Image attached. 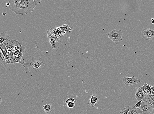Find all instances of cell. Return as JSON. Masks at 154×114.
<instances>
[{
  "mask_svg": "<svg viewBox=\"0 0 154 114\" xmlns=\"http://www.w3.org/2000/svg\"><path fill=\"white\" fill-rule=\"evenodd\" d=\"M9 8L17 15L24 16L25 14L20 0H9Z\"/></svg>",
  "mask_w": 154,
  "mask_h": 114,
  "instance_id": "obj_1",
  "label": "cell"
},
{
  "mask_svg": "<svg viewBox=\"0 0 154 114\" xmlns=\"http://www.w3.org/2000/svg\"><path fill=\"white\" fill-rule=\"evenodd\" d=\"M25 15L33 11L37 5L35 0H20Z\"/></svg>",
  "mask_w": 154,
  "mask_h": 114,
  "instance_id": "obj_2",
  "label": "cell"
},
{
  "mask_svg": "<svg viewBox=\"0 0 154 114\" xmlns=\"http://www.w3.org/2000/svg\"><path fill=\"white\" fill-rule=\"evenodd\" d=\"M123 32L120 29H116L111 31L108 34L109 39L114 42H121L123 40Z\"/></svg>",
  "mask_w": 154,
  "mask_h": 114,
  "instance_id": "obj_3",
  "label": "cell"
},
{
  "mask_svg": "<svg viewBox=\"0 0 154 114\" xmlns=\"http://www.w3.org/2000/svg\"><path fill=\"white\" fill-rule=\"evenodd\" d=\"M30 64L31 66L35 72L38 71L40 68L44 67L45 65V63L42 62L41 58L40 59L33 58Z\"/></svg>",
  "mask_w": 154,
  "mask_h": 114,
  "instance_id": "obj_4",
  "label": "cell"
},
{
  "mask_svg": "<svg viewBox=\"0 0 154 114\" xmlns=\"http://www.w3.org/2000/svg\"><path fill=\"white\" fill-rule=\"evenodd\" d=\"M141 36L145 40H151L154 37V30L151 28H144L142 30Z\"/></svg>",
  "mask_w": 154,
  "mask_h": 114,
  "instance_id": "obj_5",
  "label": "cell"
},
{
  "mask_svg": "<svg viewBox=\"0 0 154 114\" xmlns=\"http://www.w3.org/2000/svg\"><path fill=\"white\" fill-rule=\"evenodd\" d=\"M144 114H149L154 109L152 104L148 101H142L141 107Z\"/></svg>",
  "mask_w": 154,
  "mask_h": 114,
  "instance_id": "obj_6",
  "label": "cell"
},
{
  "mask_svg": "<svg viewBox=\"0 0 154 114\" xmlns=\"http://www.w3.org/2000/svg\"><path fill=\"white\" fill-rule=\"evenodd\" d=\"M123 83L127 86H130L138 84L140 82V80L137 79L134 76L132 77L127 76L124 77L123 78Z\"/></svg>",
  "mask_w": 154,
  "mask_h": 114,
  "instance_id": "obj_7",
  "label": "cell"
},
{
  "mask_svg": "<svg viewBox=\"0 0 154 114\" xmlns=\"http://www.w3.org/2000/svg\"><path fill=\"white\" fill-rule=\"evenodd\" d=\"M135 97L138 101H141V100L144 101H148L147 100V98L146 94L144 93L140 87L138 88L136 91L135 94Z\"/></svg>",
  "mask_w": 154,
  "mask_h": 114,
  "instance_id": "obj_8",
  "label": "cell"
},
{
  "mask_svg": "<svg viewBox=\"0 0 154 114\" xmlns=\"http://www.w3.org/2000/svg\"><path fill=\"white\" fill-rule=\"evenodd\" d=\"M20 63L23 65L25 67L26 74H27L30 72V70L29 69V67L31 66L30 63H26L21 61H17L14 60L10 59H9V64H16V63Z\"/></svg>",
  "mask_w": 154,
  "mask_h": 114,
  "instance_id": "obj_9",
  "label": "cell"
},
{
  "mask_svg": "<svg viewBox=\"0 0 154 114\" xmlns=\"http://www.w3.org/2000/svg\"><path fill=\"white\" fill-rule=\"evenodd\" d=\"M89 101L88 104L92 107H95L99 102L98 96L96 94H94L89 96Z\"/></svg>",
  "mask_w": 154,
  "mask_h": 114,
  "instance_id": "obj_10",
  "label": "cell"
},
{
  "mask_svg": "<svg viewBox=\"0 0 154 114\" xmlns=\"http://www.w3.org/2000/svg\"><path fill=\"white\" fill-rule=\"evenodd\" d=\"M77 98L75 96L72 95H70L65 96L64 100V104L63 105L66 106L67 103L70 102H73L76 103L77 101Z\"/></svg>",
  "mask_w": 154,
  "mask_h": 114,
  "instance_id": "obj_11",
  "label": "cell"
},
{
  "mask_svg": "<svg viewBox=\"0 0 154 114\" xmlns=\"http://www.w3.org/2000/svg\"><path fill=\"white\" fill-rule=\"evenodd\" d=\"M140 87L146 94H151L152 90L150 86L147 84L146 82H144L143 86H140Z\"/></svg>",
  "mask_w": 154,
  "mask_h": 114,
  "instance_id": "obj_12",
  "label": "cell"
},
{
  "mask_svg": "<svg viewBox=\"0 0 154 114\" xmlns=\"http://www.w3.org/2000/svg\"><path fill=\"white\" fill-rule=\"evenodd\" d=\"M12 42V40H6L2 44H0V47L5 50L7 52V50L10 47Z\"/></svg>",
  "mask_w": 154,
  "mask_h": 114,
  "instance_id": "obj_13",
  "label": "cell"
},
{
  "mask_svg": "<svg viewBox=\"0 0 154 114\" xmlns=\"http://www.w3.org/2000/svg\"><path fill=\"white\" fill-rule=\"evenodd\" d=\"M60 38L54 36L48 40L53 49H56V45L55 43L59 41Z\"/></svg>",
  "mask_w": 154,
  "mask_h": 114,
  "instance_id": "obj_14",
  "label": "cell"
},
{
  "mask_svg": "<svg viewBox=\"0 0 154 114\" xmlns=\"http://www.w3.org/2000/svg\"><path fill=\"white\" fill-rule=\"evenodd\" d=\"M140 113H143V112L141 108H139L134 107H131L127 114H139Z\"/></svg>",
  "mask_w": 154,
  "mask_h": 114,
  "instance_id": "obj_15",
  "label": "cell"
},
{
  "mask_svg": "<svg viewBox=\"0 0 154 114\" xmlns=\"http://www.w3.org/2000/svg\"><path fill=\"white\" fill-rule=\"evenodd\" d=\"M12 42L9 49L11 50L12 51V54H14L15 51L14 48L17 45H22L21 43H20L18 41L16 40H12Z\"/></svg>",
  "mask_w": 154,
  "mask_h": 114,
  "instance_id": "obj_16",
  "label": "cell"
},
{
  "mask_svg": "<svg viewBox=\"0 0 154 114\" xmlns=\"http://www.w3.org/2000/svg\"><path fill=\"white\" fill-rule=\"evenodd\" d=\"M60 31L62 33L72 31V29L69 27L68 24L64 25L58 27Z\"/></svg>",
  "mask_w": 154,
  "mask_h": 114,
  "instance_id": "obj_17",
  "label": "cell"
},
{
  "mask_svg": "<svg viewBox=\"0 0 154 114\" xmlns=\"http://www.w3.org/2000/svg\"><path fill=\"white\" fill-rule=\"evenodd\" d=\"M44 111L46 113L49 114L52 111L53 108L52 104H47L43 105Z\"/></svg>",
  "mask_w": 154,
  "mask_h": 114,
  "instance_id": "obj_18",
  "label": "cell"
},
{
  "mask_svg": "<svg viewBox=\"0 0 154 114\" xmlns=\"http://www.w3.org/2000/svg\"><path fill=\"white\" fill-rule=\"evenodd\" d=\"M50 29L53 32L54 36L57 37H60V35L62 34V32L60 31L59 28L55 27H52Z\"/></svg>",
  "mask_w": 154,
  "mask_h": 114,
  "instance_id": "obj_19",
  "label": "cell"
},
{
  "mask_svg": "<svg viewBox=\"0 0 154 114\" xmlns=\"http://www.w3.org/2000/svg\"><path fill=\"white\" fill-rule=\"evenodd\" d=\"M10 38L9 36H6L5 32L2 33L0 34V44L6 40L10 39Z\"/></svg>",
  "mask_w": 154,
  "mask_h": 114,
  "instance_id": "obj_20",
  "label": "cell"
},
{
  "mask_svg": "<svg viewBox=\"0 0 154 114\" xmlns=\"http://www.w3.org/2000/svg\"><path fill=\"white\" fill-rule=\"evenodd\" d=\"M25 49H26V47L25 46H21L19 53L18 55V57L20 58L21 59H22V57H23V55L24 54V53L25 52Z\"/></svg>",
  "mask_w": 154,
  "mask_h": 114,
  "instance_id": "obj_21",
  "label": "cell"
},
{
  "mask_svg": "<svg viewBox=\"0 0 154 114\" xmlns=\"http://www.w3.org/2000/svg\"><path fill=\"white\" fill-rule=\"evenodd\" d=\"M131 106H128L123 108L120 112V114H127Z\"/></svg>",
  "mask_w": 154,
  "mask_h": 114,
  "instance_id": "obj_22",
  "label": "cell"
},
{
  "mask_svg": "<svg viewBox=\"0 0 154 114\" xmlns=\"http://www.w3.org/2000/svg\"><path fill=\"white\" fill-rule=\"evenodd\" d=\"M146 95L148 102L151 104L153 103H154V95L151 94Z\"/></svg>",
  "mask_w": 154,
  "mask_h": 114,
  "instance_id": "obj_23",
  "label": "cell"
},
{
  "mask_svg": "<svg viewBox=\"0 0 154 114\" xmlns=\"http://www.w3.org/2000/svg\"><path fill=\"white\" fill-rule=\"evenodd\" d=\"M46 33H47V34L48 40L54 36L53 32L51 30V29L46 32Z\"/></svg>",
  "mask_w": 154,
  "mask_h": 114,
  "instance_id": "obj_24",
  "label": "cell"
},
{
  "mask_svg": "<svg viewBox=\"0 0 154 114\" xmlns=\"http://www.w3.org/2000/svg\"><path fill=\"white\" fill-rule=\"evenodd\" d=\"M1 48V54L5 58L7 57H8V54L5 50L2 49V48L0 47Z\"/></svg>",
  "mask_w": 154,
  "mask_h": 114,
  "instance_id": "obj_25",
  "label": "cell"
},
{
  "mask_svg": "<svg viewBox=\"0 0 154 114\" xmlns=\"http://www.w3.org/2000/svg\"><path fill=\"white\" fill-rule=\"evenodd\" d=\"M66 106H67V107L70 108H73L75 106V103L73 102H69V103H67Z\"/></svg>",
  "mask_w": 154,
  "mask_h": 114,
  "instance_id": "obj_26",
  "label": "cell"
},
{
  "mask_svg": "<svg viewBox=\"0 0 154 114\" xmlns=\"http://www.w3.org/2000/svg\"><path fill=\"white\" fill-rule=\"evenodd\" d=\"M142 101H143V100H141V101H138L137 103H136L134 107H137V108H140Z\"/></svg>",
  "mask_w": 154,
  "mask_h": 114,
  "instance_id": "obj_27",
  "label": "cell"
},
{
  "mask_svg": "<svg viewBox=\"0 0 154 114\" xmlns=\"http://www.w3.org/2000/svg\"><path fill=\"white\" fill-rule=\"evenodd\" d=\"M14 56V55L13 54L10 53L8 54V57L9 58V59H13Z\"/></svg>",
  "mask_w": 154,
  "mask_h": 114,
  "instance_id": "obj_28",
  "label": "cell"
},
{
  "mask_svg": "<svg viewBox=\"0 0 154 114\" xmlns=\"http://www.w3.org/2000/svg\"><path fill=\"white\" fill-rule=\"evenodd\" d=\"M20 50H18L15 51L14 53L13 54L14 56H16L18 57V55L19 54V53L20 52Z\"/></svg>",
  "mask_w": 154,
  "mask_h": 114,
  "instance_id": "obj_29",
  "label": "cell"
},
{
  "mask_svg": "<svg viewBox=\"0 0 154 114\" xmlns=\"http://www.w3.org/2000/svg\"><path fill=\"white\" fill-rule=\"evenodd\" d=\"M152 90V91L154 92V87L153 86H150Z\"/></svg>",
  "mask_w": 154,
  "mask_h": 114,
  "instance_id": "obj_30",
  "label": "cell"
},
{
  "mask_svg": "<svg viewBox=\"0 0 154 114\" xmlns=\"http://www.w3.org/2000/svg\"><path fill=\"white\" fill-rule=\"evenodd\" d=\"M151 20H152V24H154V19H151Z\"/></svg>",
  "mask_w": 154,
  "mask_h": 114,
  "instance_id": "obj_31",
  "label": "cell"
},
{
  "mask_svg": "<svg viewBox=\"0 0 154 114\" xmlns=\"http://www.w3.org/2000/svg\"><path fill=\"white\" fill-rule=\"evenodd\" d=\"M152 104L153 107V109H154V103H152Z\"/></svg>",
  "mask_w": 154,
  "mask_h": 114,
  "instance_id": "obj_32",
  "label": "cell"
},
{
  "mask_svg": "<svg viewBox=\"0 0 154 114\" xmlns=\"http://www.w3.org/2000/svg\"><path fill=\"white\" fill-rule=\"evenodd\" d=\"M0 99H1V102H0V103L1 104V103H2V99L1 98H0Z\"/></svg>",
  "mask_w": 154,
  "mask_h": 114,
  "instance_id": "obj_33",
  "label": "cell"
}]
</instances>
